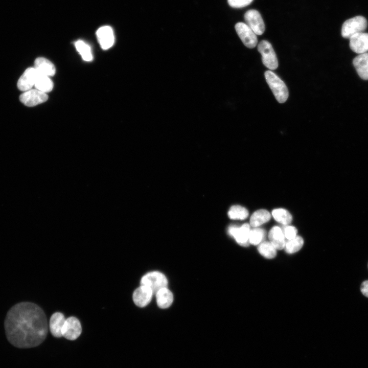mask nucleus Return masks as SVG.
Instances as JSON below:
<instances>
[{
	"mask_svg": "<svg viewBox=\"0 0 368 368\" xmlns=\"http://www.w3.org/2000/svg\"><path fill=\"white\" fill-rule=\"evenodd\" d=\"M250 226L248 223L243 224L240 227L231 226L228 232L229 234L234 238L236 242L240 245L247 246L249 244Z\"/></svg>",
	"mask_w": 368,
	"mask_h": 368,
	"instance_id": "10",
	"label": "nucleus"
},
{
	"mask_svg": "<svg viewBox=\"0 0 368 368\" xmlns=\"http://www.w3.org/2000/svg\"><path fill=\"white\" fill-rule=\"evenodd\" d=\"M153 294L149 287L141 285L133 292L132 298L134 304L138 307H144L151 301Z\"/></svg>",
	"mask_w": 368,
	"mask_h": 368,
	"instance_id": "14",
	"label": "nucleus"
},
{
	"mask_svg": "<svg viewBox=\"0 0 368 368\" xmlns=\"http://www.w3.org/2000/svg\"><path fill=\"white\" fill-rule=\"evenodd\" d=\"M39 74L50 76L55 75L56 69L54 65L43 57L37 58L34 61V67Z\"/></svg>",
	"mask_w": 368,
	"mask_h": 368,
	"instance_id": "17",
	"label": "nucleus"
},
{
	"mask_svg": "<svg viewBox=\"0 0 368 368\" xmlns=\"http://www.w3.org/2000/svg\"><path fill=\"white\" fill-rule=\"evenodd\" d=\"M253 0H227L228 5L233 8H240L249 5Z\"/></svg>",
	"mask_w": 368,
	"mask_h": 368,
	"instance_id": "28",
	"label": "nucleus"
},
{
	"mask_svg": "<svg viewBox=\"0 0 368 368\" xmlns=\"http://www.w3.org/2000/svg\"><path fill=\"white\" fill-rule=\"evenodd\" d=\"M246 24L256 35H261L265 31V27L260 13L256 10H248L244 14Z\"/></svg>",
	"mask_w": 368,
	"mask_h": 368,
	"instance_id": "7",
	"label": "nucleus"
},
{
	"mask_svg": "<svg viewBox=\"0 0 368 368\" xmlns=\"http://www.w3.org/2000/svg\"><path fill=\"white\" fill-rule=\"evenodd\" d=\"M75 47L84 60L90 61L93 60L90 47L87 43L79 40L75 42Z\"/></svg>",
	"mask_w": 368,
	"mask_h": 368,
	"instance_id": "23",
	"label": "nucleus"
},
{
	"mask_svg": "<svg viewBox=\"0 0 368 368\" xmlns=\"http://www.w3.org/2000/svg\"><path fill=\"white\" fill-rule=\"evenodd\" d=\"M361 292L365 296L368 297V281H365L361 285Z\"/></svg>",
	"mask_w": 368,
	"mask_h": 368,
	"instance_id": "30",
	"label": "nucleus"
},
{
	"mask_svg": "<svg viewBox=\"0 0 368 368\" xmlns=\"http://www.w3.org/2000/svg\"><path fill=\"white\" fill-rule=\"evenodd\" d=\"M228 215L231 219H245L248 216V212L247 210L240 205L232 206L228 212Z\"/></svg>",
	"mask_w": 368,
	"mask_h": 368,
	"instance_id": "24",
	"label": "nucleus"
},
{
	"mask_svg": "<svg viewBox=\"0 0 368 368\" xmlns=\"http://www.w3.org/2000/svg\"><path fill=\"white\" fill-rule=\"evenodd\" d=\"M258 50L262 55L263 63L266 67L271 70L277 68V57L270 42L267 40L261 41L258 45Z\"/></svg>",
	"mask_w": 368,
	"mask_h": 368,
	"instance_id": "5",
	"label": "nucleus"
},
{
	"mask_svg": "<svg viewBox=\"0 0 368 368\" xmlns=\"http://www.w3.org/2000/svg\"><path fill=\"white\" fill-rule=\"evenodd\" d=\"M258 251L261 255L266 258L271 259L276 256V249L269 242H264L258 247Z\"/></svg>",
	"mask_w": 368,
	"mask_h": 368,
	"instance_id": "26",
	"label": "nucleus"
},
{
	"mask_svg": "<svg viewBox=\"0 0 368 368\" xmlns=\"http://www.w3.org/2000/svg\"><path fill=\"white\" fill-rule=\"evenodd\" d=\"M268 237L270 242L276 249H282L285 245V237L280 227L274 226L269 231Z\"/></svg>",
	"mask_w": 368,
	"mask_h": 368,
	"instance_id": "19",
	"label": "nucleus"
},
{
	"mask_svg": "<svg viewBox=\"0 0 368 368\" xmlns=\"http://www.w3.org/2000/svg\"><path fill=\"white\" fill-rule=\"evenodd\" d=\"M66 318L61 312H55L51 316L49 322V329L52 335L59 338L62 336V330Z\"/></svg>",
	"mask_w": 368,
	"mask_h": 368,
	"instance_id": "15",
	"label": "nucleus"
},
{
	"mask_svg": "<svg viewBox=\"0 0 368 368\" xmlns=\"http://www.w3.org/2000/svg\"><path fill=\"white\" fill-rule=\"evenodd\" d=\"M265 231L260 228H255L250 231L249 241L252 245L259 244L264 239Z\"/></svg>",
	"mask_w": 368,
	"mask_h": 368,
	"instance_id": "27",
	"label": "nucleus"
},
{
	"mask_svg": "<svg viewBox=\"0 0 368 368\" xmlns=\"http://www.w3.org/2000/svg\"><path fill=\"white\" fill-rule=\"evenodd\" d=\"M272 215L277 221L284 225L290 224L292 220V217L290 213L284 209L273 210Z\"/></svg>",
	"mask_w": 368,
	"mask_h": 368,
	"instance_id": "22",
	"label": "nucleus"
},
{
	"mask_svg": "<svg viewBox=\"0 0 368 368\" xmlns=\"http://www.w3.org/2000/svg\"><path fill=\"white\" fill-rule=\"evenodd\" d=\"M82 332V327L79 319L71 316L66 318L62 330V336L65 338L74 340L77 339Z\"/></svg>",
	"mask_w": 368,
	"mask_h": 368,
	"instance_id": "9",
	"label": "nucleus"
},
{
	"mask_svg": "<svg viewBox=\"0 0 368 368\" xmlns=\"http://www.w3.org/2000/svg\"><path fill=\"white\" fill-rule=\"evenodd\" d=\"M366 19L360 15L346 20L341 28V35L343 38H350L353 35L363 32L367 28Z\"/></svg>",
	"mask_w": 368,
	"mask_h": 368,
	"instance_id": "3",
	"label": "nucleus"
},
{
	"mask_svg": "<svg viewBox=\"0 0 368 368\" xmlns=\"http://www.w3.org/2000/svg\"><path fill=\"white\" fill-rule=\"evenodd\" d=\"M304 240L300 236H296L289 240L285 245V251L288 254H293L298 251L303 246Z\"/></svg>",
	"mask_w": 368,
	"mask_h": 368,
	"instance_id": "25",
	"label": "nucleus"
},
{
	"mask_svg": "<svg viewBox=\"0 0 368 368\" xmlns=\"http://www.w3.org/2000/svg\"><path fill=\"white\" fill-rule=\"evenodd\" d=\"M48 96L45 93L37 89H31L24 91L19 96V100L22 103L27 106H34L45 102Z\"/></svg>",
	"mask_w": 368,
	"mask_h": 368,
	"instance_id": "8",
	"label": "nucleus"
},
{
	"mask_svg": "<svg viewBox=\"0 0 368 368\" xmlns=\"http://www.w3.org/2000/svg\"><path fill=\"white\" fill-rule=\"evenodd\" d=\"M350 49L359 54L368 51V33L360 32L352 36L350 38Z\"/></svg>",
	"mask_w": 368,
	"mask_h": 368,
	"instance_id": "11",
	"label": "nucleus"
},
{
	"mask_svg": "<svg viewBox=\"0 0 368 368\" xmlns=\"http://www.w3.org/2000/svg\"><path fill=\"white\" fill-rule=\"evenodd\" d=\"M235 28L238 35L246 47L252 49L257 45V35L247 24L239 22L235 25Z\"/></svg>",
	"mask_w": 368,
	"mask_h": 368,
	"instance_id": "6",
	"label": "nucleus"
},
{
	"mask_svg": "<svg viewBox=\"0 0 368 368\" xmlns=\"http://www.w3.org/2000/svg\"><path fill=\"white\" fill-rule=\"evenodd\" d=\"M158 306L162 309L169 307L173 301V295L167 287L159 289L155 293Z\"/></svg>",
	"mask_w": 368,
	"mask_h": 368,
	"instance_id": "18",
	"label": "nucleus"
},
{
	"mask_svg": "<svg viewBox=\"0 0 368 368\" xmlns=\"http://www.w3.org/2000/svg\"><path fill=\"white\" fill-rule=\"evenodd\" d=\"M140 284L141 285L149 287L155 294L159 289L167 287L168 281L163 273L158 271H153L143 275Z\"/></svg>",
	"mask_w": 368,
	"mask_h": 368,
	"instance_id": "4",
	"label": "nucleus"
},
{
	"mask_svg": "<svg viewBox=\"0 0 368 368\" xmlns=\"http://www.w3.org/2000/svg\"><path fill=\"white\" fill-rule=\"evenodd\" d=\"M34 86L36 89L46 93L52 90L53 83L49 76L38 73Z\"/></svg>",
	"mask_w": 368,
	"mask_h": 368,
	"instance_id": "21",
	"label": "nucleus"
},
{
	"mask_svg": "<svg viewBox=\"0 0 368 368\" xmlns=\"http://www.w3.org/2000/svg\"><path fill=\"white\" fill-rule=\"evenodd\" d=\"M297 229L292 226H287L284 228V237L289 240L294 239L296 236Z\"/></svg>",
	"mask_w": 368,
	"mask_h": 368,
	"instance_id": "29",
	"label": "nucleus"
},
{
	"mask_svg": "<svg viewBox=\"0 0 368 368\" xmlns=\"http://www.w3.org/2000/svg\"><path fill=\"white\" fill-rule=\"evenodd\" d=\"M4 327L8 340L18 348L38 346L48 332L44 311L31 302H21L12 307L7 313Z\"/></svg>",
	"mask_w": 368,
	"mask_h": 368,
	"instance_id": "1",
	"label": "nucleus"
},
{
	"mask_svg": "<svg viewBox=\"0 0 368 368\" xmlns=\"http://www.w3.org/2000/svg\"><path fill=\"white\" fill-rule=\"evenodd\" d=\"M98 42L101 48L107 50L111 48L114 42V36L111 27L104 26L99 28L96 32Z\"/></svg>",
	"mask_w": 368,
	"mask_h": 368,
	"instance_id": "12",
	"label": "nucleus"
},
{
	"mask_svg": "<svg viewBox=\"0 0 368 368\" xmlns=\"http://www.w3.org/2000/svg\"><path fill=\"white\" fill-rule=\"evenodd\" d=\"M270 219L269 212L266 210L260 209L252 214L250 219V224L254 227H257L268 222Z\"/></svg>",
	"mask_w": 368,
	"mask_h": 368,
	"instance_id": "20",
	"label": "nucleus"
},
{
	"mask_svg": "<svg viewBox=\"0 0 368 368\" xmlns=\"http://www.w3.org/2000/svg\"><path fill=\"white\" fill-rule=\"evenodd\" d=\"M37 74V71L34 67L26 69L18 80V88L23 91L32 89L34 86Z\"/></svg>",
	"mask_w": 368,
	"mask_h": 368,
	"instance_id": "13",
	"label": "nucleus"
},
{
	"mask_svg": "<svg viewBox=\"0 0 368 368\" xmlns=\"http://www.w3.org/2000/svg\"><path fill=\"white\" fill-rule=\"evenodd\" d=\"M353 64L359 76L368 80V53L359 54L353 60Z\"/></svg>",
	"mask_w": 368,
	"mask_h": 368,
	"instance_id": "16",
	"label": "nucleus"
},
{
	"mask_svg": "<svg viewBox=\"0 0 368 368\" xmlns=\"http://www.w3.org/2000/svg\"><path fill=\"white\" fill-rule=\"evenodd\" d=\"M265 77L277 100L280 103L286 102L288 98L289 93L285 83L271 71L265 72Z\"/></svg>",
	"mask_w": 368,
	"mask_h": 368,
	"instance_id": "2",
	"label": "nucleus"
}]
</instances>
